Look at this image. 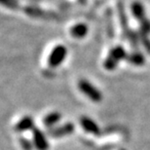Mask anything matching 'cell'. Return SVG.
Returning <instances> with one entry per match:
<instances>
[{
    "mask_svg": "<svg viewBox=\"0 0 150 150\" xmlns=\"http://www.w3.org/2000/svg\"><path fill=\"white\" fill-rule=\"evenodd\" d=\"M78 89L86 96L87 98H89L90 100L95 101V103H100L103 100V94L98 88L93 85L91 82H89L86 79H81L78 82Z\"/></svg>",
    "mask_w": 150,
    "mask_h": 150,
    "instance_id": "1",
    "label": "cell"
},
{
    "mask_svg": "<svg viewBox=\"0 0 150 150\" xmlns=\"http://www.w3.org/2000/svg\"><path fill=\"white\" fill-rule=\"evenodd\" d=\"M127 58V53H126L125 49L122 46H116L111 49L109 53V56L107 57V59L104 62V67L107 70H112L114 69L118 62L121 59H124Z\"/></svg>",
    "mask_w": 150,
    "mask_h": 150,
    "instance_id": "2",
    "label": "cell"
},
{
    "mask_svg": "<svg viewBox=\"0 0 150 150\" xmlns=\"http://www.w3.org/2000/svg\"><path fill=\"white\" fill-rule=\"evenodd\" d=\"M67 56V49L64 45H57L50 53L48 58V64L51 67H59Z\"/></svg>",
    "mask_w": 150,
    "mask_h": 150,
    "instance_id": "3",
    "label": "cell"
},
{
    "mask_svg": "<svg viewBox=\"0 0 150 150\" xmlns=\"http://www.w3.org/2000/svg\"><path fill=\"white\" fill-rule=\"evenodd\" d=\"M88 33V26L85 23H77L70 28V35L74 38H84Z\"/></svg>",
    "mask_w": 150,
    "mask_h": 150,
    "instance_id": "4",
    "label": "cell"
},
{
    "mask_svg": "<svg viewBox=\"0 0 150 150\" xmlns=\"http://www.w3.org/2000/svg\"><path fill=\"white\" fill-rule=\"evenodd\" d=\"M132 13L134 16L137 20H139V22H142L145 18V11H144V7L140 2H134L132 4Z\"/></svg>",
    "mask_w": 150,
    "mask_h": 150,
    "instance_id": "5",
    "label": "cell"
},
{
    "mask_svg": "<svg viewBox=\"0 0 150 150\" xmlns=\"http://www.w3.org/2000/svg\"><path fill=\"white\" fill-rule=\"evenodd\" d=\"M23 11L25 12L26 15L32 18H44V16L46 15L44 11L35 7V6H26V7L23 8Z\"/></svg>",
    "mask_w": 150,
    "mask_h": 150,
    "instance_id": "6",
    "label": "cell"
},
{
    "mask_svg": "<svg viewBox=\"0 0 150 150\" xmlns=\"http://www.w3.org/2000/svg\"><path fill=\"white\" fill-rule=\"evenodd\" d=\"M128 59L132 64H134V65H142L145 62L144 57L140 53L133 54V55H131L130 57H128Z\"/></svg>",
    "mask_w": 150,
    "mask_h": 150,
    "instance_id": "7",
    "label": "cell"
},
{
    "mask_svg": "<svg viewBox=\"0 0 150 150\" xmlns=\"http://www.w3.org/2000/svg\"><path fill=\"white\" fill-rule=\"evenodd\" d=\"M81 122H82L83 127L85 128L86 130H88V131H93V132H97V131H98L97 125H96L95 123L93 122L91 119L87 118V117H83L82 120H81Z\"/></svg>",
    "mask_w": 150,
    "mask_h": 150,
    "instance_id": "8",
    "label": "cell"
},
{
    "mask_svg": "<svg viewBox=\"0 0 150 150\" xmlns=\"http://www.w3.org/2000/svg\"><path fill=\"white\" fill-rule=\"evenodd\" d=\"M0 5L11 10H17L20 6L18 0H0Z\"/></svg>",
    "mask_w": 150,
    "mask_h": 150,
    "instance_id": "9",
    "label": "cell"
},
{
    "mask_svg": "<svg viewBox=\"0 0 150 150\" xmlns=\"http://www.w3.org/2000/svg\"><path fill=\"white\" fill-rule=\"evenodd\" d=\"M32 124H33V121H32L30 117H23L20 121L19 124H18L17 128L19 130H28V129L31 127Z\"/></svg>",
    "mask_w": 150,
    "mask_h": 150,
    "instance_id": "10",
    "label": "cell"
},
{
    "mask_svg": "<svg viewBox=\"0 0 150 150\" xmlns=\"http://www.w3.org/2000/svg\"><path fill=\"white\" fill-rule=\"evenodd\" d=\"M59 119H61V114L58 112H53L45 117L44 123L46 125H52V124H55V123L58 122Z\"/></svg>",
    "mask_w": 150,
    "mask_h": 150,
    "instance_id": "11",
    "label": "cell"
},
{
    "mask_svg": "<svg viewBox=\"0 0 150 150\" xmlns=\"http://www.w3.org/2000/svg\"><path fill=\"white\" fill-rule=\"evenodd\" d=\"M32 1H35V0H32Z\"/></svg>",
    "mask_w": 150,
    "mask_h": 150,
    "instance_id": "12",
    "label": "cell"
}]
</instances>
